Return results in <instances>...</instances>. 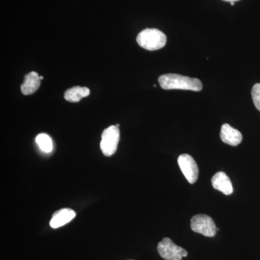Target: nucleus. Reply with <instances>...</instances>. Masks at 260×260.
Listing matches in <instances>:
<instances>
[{
  "label": "nucleus",
  "instance_id": "12",
  "mask_svg": "<svg viewBox=\"0 0 260 260\" xmlns=\"http://www.w3.org/2000/svg\"><path fill=\"white\" fill-rule=\"evenodd\" d=\"M36 141H37L39 148L44 153H50L52 150V141L49 135L44 134V133L39 135L36 138Z\"/></svg>",
  "mask_w": 260,
  "mask_h": 260
},
{
  "label": "nucleus",
  "instance_id": "8",
  "mask_svg": "<svg viewBox=\"0 0 260 260\" xmlns=\"http://www.w3.org/2000/svg\"><path fill=\"white\" fill-rule=\"evenodd\" d=\"M211 183L214 189L221 191L224 194L230 195L234 191L232 181L223 172L216 173L212 178Z\"/></svg>",
  "mask_w": 260,
  "mask_h": 260
},
{
  "label": "nucleus",
  "instance_id": "14",
  "mask_svg": "<svg viewBox=\"0 0 260 260\" xmlns=\"http://www.w3.org/2000/svg\"><path fill=\"white\" fill-rule=\"evenodd\" d=\"M223 1L229 2V3H235V2L239 1V0H223Z\"/></svg>",
  "mask_w": 260,
  "mask_h": 260
},
{
  "label": "nucleus",
  "instance_id": "1",
  "mask_svg": "<svg viewBox=\"0 0 260 260\" xmlns=\"http://www.w3.org/2000/svg\"><path fill=\"white\" fill-rule=\"evenodd\" d=\"M159 84L164 90H186L200 91L203 83L198 78H191L179 74H166L159 77Z\"/></svg>",
  "mask_w": 260,
  "mask_h": 260
},
{
  "label": "nucleus",
  "instance_id": "7",
  "mask_svg": "<svg viewBox=\"0 0 260 260\" xmlns=\"http://www.w3.org/2000/svg\"><path fill=\"white\" fill-rule=\"evenodd\" d=\"M220 135V139L223 143L232 146H237L242 142V133L239 130L233 128L229 124H224L222 125Z\"/></svg>",
  "mask_w": 260,
  "mask_h": 260
},
{
  "label": "nucleus",
  "instance_id": "2",
  "mask_svg": "<svg viewBox=\"0 0 260 260\" xmlns=\"http://www.w3.org/2000/svg\"><path fill=\"white\" fill-rule=\"evenodd\" d=\"M167 36L156 28H146L142 30L137 37L140 47L148 51L162 49L167 44Z\"/></svg>",
  "mask_w": 260,
  "mask_h": 260
},
{
  "label": "nucleus",
  "instance_id": "10",
  "mask_svg": "<svg viewBox=\"0 0 260 260\" xmlns=\"http://www.w3.org/2000/svg\"><path fill=\"white\" fill-rule=\"evenodd\" d=\"M41 85L40 76L36 72H31L25 75L21 85V92L23 95H28L35 93Z\"/></svg>",
  "mask_w": 260,
  "mask_h": 260
},
{
  "label": "nucleus",
  "instance_id": "4",
  "mask_svg": "<svg viewBox=\"0 0 260 260\" xmlns=\"http://www.w3.org/2000/svg\"><path fill=\"white\" fill-rule=\"evenodd\" d=\"M191 229L193 232L207 237H215L217 228L213 218L205 214H198L191 219Z\"/></svg>",
  "mask_w": 260,
  "mask_h": 260
},
{
  "label": "nucleus",
  "instance_id": "13",
  "mask_svg": "<svg viewBox=\"0 0 260 260\" xmlns=\"http://www.w3.org/2000/svg\"><path fill=\"white\" fill-rule=\"evenodd\" d=\"M251 96L256 109L260 112V83H256L251 90Z\"/></svg>",
  "mask_w": 260,
  "mask_h": 260
},
{
  "label": "nucleus",
  "instance_id": "17",
  "mask_svg": "<svg viewBox=\"0 0 260 260\" xmlns=\"http://www.w3.org/2000/svg\"><path fill=\"white\" fill-rule=\"evenodd\" d=\"M116 126H118V127H119V126H120V125H119V124H116Z\"/></svg>",
  "mask_w": 260,
  "mask_h": 260
},
{
  "label": "nucleus",
  "instance_id": "16",
  "mask_svg": "<svg viewBox=\"0 0 260 260\" xmlns=\"http://www.w3.org/2000/svg\"><path fill=\"white\" fill-rule=\"evenodd\" d=\"M231 5H232V6H234V3H231Z\"/></svg>",
  "mask_w": 260,
  "mask_h": 260
},
{
  "label": "nucleus",
  "instance_id": "9",
  "mask_svg": "<svg viewBox=\"0 0 260 260\" xmlns=\"http://www.w3.org/2000/svg\"><path fill=\"white\" fill-rule=\"evenodd\" d=\"M75 212L70 208H63L55 212L50 221V226L53 229H57L71 221L75 218Z\"/></svg>",
  "mask_w": 260,
  "mask_h": 260
},
{
  "label": "nucleus",
  "instance_id": "11",
  "mask_svg": "<svg viewBox=\"0 0 260 260\" xmlns=\"http://www.w3.org/2000/svg\"><path fill=\"white\" fill-rule=\"evenodd\" d=\"M90 90L86 87L75 86L65 91L64 99L71 103L79 102L83 98L90 95Z\"/></svg>",
  "mask_w": 260,
  "mask_h": 260
},
{
  "label": "nucleus",
  "instance_id": "15",
  "mask_svg": "<svg viewBox=\"0 0 260 260\" xmlns=\"http://www.w3.org/2000/svg\"><path fill=\"white\" fill-rule=\"evenodd\" d=\"M40 79H41V80H42L44 79V77H43V76H40Z\"/></svg>",
  "mask_w": 260,
  "mask_h": 260
},
{
  "label": "nucleus",
  "instance_id": "6",
  "mask_svg": "<svg viewBox=\"0 0 260 260\" xmlns=\"http://www.w3.org/2000/svg\"><path fill=\"white\" fill-rule=\"evenodd\" d=\"M181 172L190 184L196 182L199 175V169L194 158L188 154H182L178 158Z\"/></svg>",
  "mask_w": 260,
  "mask_h": 260
},
{
  "label": "nucleus",
  "instance_id": "5",
  "mask_svg": "<svg viewBox=\"0 0 260 260\" xmlns=\"http://www.w3.org/2000/svg\"><path fill=\"white\" fill-rule=\"evenodd\" d=\"M158 251L160 256L165 260H181L182 257L188 255L185 249L174 244L169 238H164L158 243Z\"/></svg>",
  "mask_w": 260,
  "mask_h": 260
},
{
  "label": "nucleus",
  "instance_id": "3",
  "mask_svg": "<svg viewBox=\"0 0 260 260\" xmlns=\"http://www.w3.org/2000/svg\"><path fill=\"white\" fill-rule=\"evenodd\" d=\"M120 138V131L119 127L115 126H110L104 129L102 135L101 141V150L105 156H112L117 149Z\"/></svg>",
  "mask_w": 260,
  "mask_h": 260
}]
</instances>
